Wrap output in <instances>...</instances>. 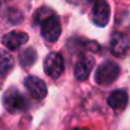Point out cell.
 I'll list each match as a JSON object with an SVG mask.
<instances>
[{
  "label": "cell",
  "mask_w": 130,
  "mask_h": 130,
  "mask_svg": "<svg viewBox=\"0 0 130 130\" xmlns=\"http://www.w3.org/2000/svg\"><path fill=\"white\" fill-rule=\"evenodd\" d=\"M92 20L99 27H105L110 19V6L105 0H97L92 8Z\"/></svg>",
  "instance_id": "6"
},
{
  "label": "cell",
  "mask_w": 130,
  "mask_h": 130,
  "mask_svg": "<svg viewBox=\"0 0 130 130\" xmlns=\"http://www.w3.org/2000/svg\"><path fill=\"white\" fill-rule=\"evenodd\" d=\"M0 4H1V3H0Z\"/></svg>",
  "instance_id": "14"
},
{
  "label": "cell",
  "mask_w": 130,
  "mask_h": 130,
  "mask_svg": "<svg viewBox=\"0 0 130 130\" xmlns=\"http://www.w3.org/2000/svg\"><path fill=\"white\" fill-rule=\"evenodd\" d=\"M41 32L42 36L45 41L53 43L56 42L62 32V27H61V22L56 15H49L47 18H44L41 23Z\"/></svg>",
  "instance_id": "3"
},
{
  "label": "cell",
  "mask_w": 130,
  "mask_h": 130,
  "mask_svg": "<svg viewBox=\"0 0 130 130\" xmlns=\"http://www.w3.org/2000/svg\"><path fill=\"white\" fill-rule=\"evenodd\" d=\"M107 104L114 110H123L128 105V93L124 90H116L107 97Z\"/></svg>",
  "instance_id": "10"
},
{
  "label": "cell",
  "mask_w": 130,
  "mask_h": 130,
  "mask_svg": "<svg viewBox=\"0 0 130 130\" xmlns=\"http://www.w3.org/2000/svg\"><path fill=\"white\" fill-rule=\"evenodd\" d=\"M63 70H64V63H63L62 56L57 52L49 53L44 61V72L51 78L56 80L61 77V75L63 73Z\"/></svg>",
  "instance_id": "4"
},
{
  "label": "cell",
  "mask_w": 130,
  "mask_h": 130,
  "mask_svg": "<svg viewBox=\"0 0 130 130\" xmlns=\"http://www.w3.org/2000/svg\"><path fill=\"white\" fill-rule=\"evenodd\" d=\"M3 104H4V107L10 114L24 112L28 107L27 99L17 88H9L8 91H5L3 96Z\"/></svg>",
  "instance_id": "1"
},
{
  "label": "cell",
  "mask_w": 130,
  "mask_h": 130,
  "mask_svg": "<svg viewBox=\"0 0 130 130\" xmlns=\"http://www.w3.org/2000/svg\"><path fill=\"white\" fill-rule=\"evenodd\" d=\"M3 44L9 49V51H15L18 49L19 47H22L24 43L28 42V34L24 33V32H10V33H6L3 39H1Z\"/></svg>",
  "instance_id": "9"
},
{
  "label": "cell",
  "mask_w": 130,
  "mask_h": 130,
  "mask_svg": "<svg viewBox=\"0 0 130 130\" xmlns=\"http://www.w3.org/2000/svg\"><path fill=\"white\" fill-rule=\"evenodd\" d=\"M119 72H120V67L115 63V62H105L102 63L95 75V80L99 85L101 86H107L111 85L118 77H119Z\"/></svg>",
  "instance_id": "2"
},
{
  "label": "cell",
  "mask_w": 130,
  "mask_h": 130,
  "mask_svg": "<svg viewBox=\"0 0 130 130\" xmlns=\"http://www.w3.org/2000/svg\"><path fill=\"white\" fill-rule=\"evenodd\" d=\"M13 68V58L9 53L0 51V76L6 75Z\"/></svg>",
  "instance_id": "11"
},
{
  "label": "cell",
  "mask_w": 130,
  "mask_h": 130,
  "mask_svg": "<svg viewBox=\"0 0 130 130\" xmlns=\"http://www.w3.org/2000/svg\"><path fill=\"white\" fill-rule=\"evenodd\" d=\"M24 86L28 90L29 95L36 100H42L47 96V87L43 80L36 76H28L24 80Z\"/></svg>",
  "instance_id": "7"
},
{
  "label": "cell",
  "mask_w": 130,
  "mask_h": 130,
  "mask_svg": "<svg viewBox=\"0 0 130 130\" xmlns=\"http://www.w3.org/2000/svg\"><path fill=\"white\" fill-rule=\"evenodd\" d=\"M130 48V39L123 33H112L110 38V51L114 56L121 57L125 56Z\"/></svg>",
  "instance_id": "5"
},
{
  "label": "cell",
  "mask_w": 130,
  "mask_h": 130,
  "mask_svg": "<svg viewBox=\"0 0 130 130\" xmlns=\"http://www.w3.org/2000/svg\"><path fill=\"white\" fill-rule=\"evenodd\" d=\"M95 66V59L91 56H82L75 66V76L78 81H85Z\"/></svg>",
  "instance_id": "8"
},
{
  "label": "cell",
  "mask_w": 130,
  "mask_h": 130,
  "mask_svg": "<svg viewBox=\"0 0 130 130\" xmlns=\"http://www.w3.org/2000/svg\"><path fill=\"white\" fill-rule=\"evenodd\" d=\"M19 59H20V63H22L23 67H30V66H33V63H34L36 59H37L36 51H34L33 48H28V49H25L24 52L20 53Z\"/></svg>",
  "instance_id": "12"
},
{
  "label": "cell",
  "mask_w": 130,
  "mask_h": 130,
  "mask_svg": "<svg viewBox=\"0 0 130 130\" xmlns=\"http://www.w3.org/2000/svg\"><path fill=\"white\" fill-rule=\"evenodd\" d=\"M77 130H87V129H77Z\"/></svg>",
  "instance_id": "13"
}]
</instances>
